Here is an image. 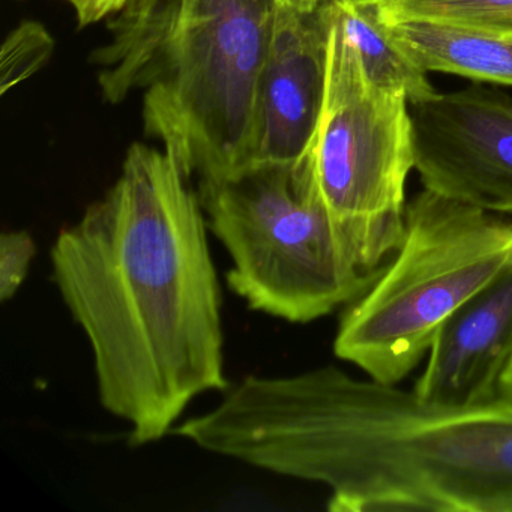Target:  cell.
<instances>
[{"mask_svg": "<svg viewBox=\"0 0 512 512\" xmlns=\"http://www.w3.org/2000/svg\"><path fill=\"white\" fill-rule=\"evenodd\" d=\"M173 433L329 490L332 512H512V403H425L325 365L247 376Z\"/></svg>", "mask_w": 512, "mask_h": 512, "instance_id": "7a4b0ae2", "label": "cell"}, {"mask_svg": "<svg viewBox=\"0 0 512 512\" xmlns=\"http://www.w3.org/2000/svg\"><path fill=\"white\" fill-rule=\"evenodd\" d=\"M380 13L386 23L431 20L512 40V0H391Z\"/></svg>", "mask_w": 512, "mask_h": 512, "instance_id": "7c38bea8", "label": "cell"}, {"mask_svg": "<svg viewBox=\"0 0 512 512\" xmlns=\"http://www.w3.org/2000/svg\"><path fill=\"white\" fill-rule=\"evenodd\" d=\"M275 10V0H128L91 56L104 100L143 92L146 134L188 181L248 166Z\"/></svg>", "mask_w": 512, "mask_h": 512, "instance_id": "3957f363", "label": "cell"}, {"mask_svg": "<svg viewBox=\"0 0 512 512\" xmlns=\"http://www.w3.org/2000/svg\"><path fill=\"white\" fill-rule=\"evenodd\" d=\"M55 52V40L41 23L23 22L5 38L0 52V91L7 94L43 70Z\"/></svg>", "mask_w": 512, "mask_h": 512, "instance_id": "4fadbf2b", "label": "cell"}, {"mask_svg": "<svg viewBox=\"0 0 512 512\" xmlns=\"http://www.w3.org/2000/svg\"><path fill=\"white\" fill-rule=\"evenodd\" d=\"M331 2L374 88L406 98L409 106L437 94L427 73L392 38L379 5H355L346 0Z\"/></svg>", "mask_w": 512, "mask_h": 512, "instance_id": "8fae6325", "label": "cell"}, {"mask_svg": "<svg viewBox=\"0 0 512 512\" xmlns=\"http://www.w3.org/2000/svg\"><path fill=\"white\" fill-rule=\"evenodd\" d=\"M37 245L31 233L13 230L0 236V301L16 296L29 274Z\"/></svg>", "mask_w": 512, "mask_h": 512, "instance_id": "5bb4252c", "label": "cell"}, {"mask_svg": "<svg viewBox=\"0 0 512 512\" xmlns=\"http://www.w3.org/2000/svg\"><path fill=\"white\" fill-rule=\"evenodd\" d=\"M208 233L178 164L133 143L118 181L50 250L53 281L91 346L101 406L130 425V445L160 442L191 401L230 388Z\"/></svg>", "mask_w": 512, "mask_h": 512, "instance_id": "6da1fadb", "label": "cell"}, {"mask_svg": "<svg viewBox=\"0 0 512 512\" xmlns=\"http://www.w3.org/2000/svg\"><path fill=\"white\" fill-rule=\"evenodd\" d=\"M511 265L512 221L424 188L407 203L400 247L341 316L335 355L398 385L446 320Z\"/></svg>", "mask_w": 512, "mask_h": 512, "instance_id": "5b68a950", "label": "cell"}, {"mask_svg": "<svg viewBox=\"0 0 512 512\" xmlns=\"http://www.w3.org/2000/svg\"><path fill=\"white\" fill-rule=\"evenodd\" d=\"M275 2H277L278 5H283V7L310 13V11L317 10L326 0H275Z\"/></svg>", "mask_w": 512, "mask_h": 512, "instance_id": "2e32d148", "label": "cell"}, {"mask_svg": "<svg viewBox=\"0 0 512 512\" xmlns=\"http://www.w3.org/2000/svg\"><path fill=\"white\" fill-rule=\"evenodd\" d=\"M322 115L304 157L320 196L362 269L379 274L406 226V184L415 169L409 101L368 82L331 0Z\"/></svg>", "mask_w": 512, "mask_h": 512, "instance_id": "8992f818", "label": "cell"}, {"mask_svg": "<svg viewBox=\"0 0 512 512\" xmlns=\"http://www.w3.org/2000/svg\"><path fill=\"white\" fill-rule=\"evenodd\" d=\"M392 38L425 73L512 86V40L431 20L388 23Z\"/></svg>", "mask_w": 512, "mask_h": 512, "instance_id": "30bf717a", "label": "cell"}, {"mask_svg": "<svg viewBox=\"0 0 512 512\" xmlns=\"http://www.w3.org/2000/svg\"><path fill=\"white\" fill-rule=\"evenodd\" d=\"M346 2L355 5H379V7H382V5L388 4L391 0H346Z\"/></svg>", "mask_w": 512, "mask_h": 512, "instance_id": "ac0fdd59", "label": "cell"}, {"mask_svg": "<svg viewBox=\"0 0 512 512\" xmlns=\"http://www.w3.org/2000/svg\"><path fill=\"white\" fill-rule=\"evenodd\" d=\"M209 232L232 259L227 286L248 308L304 325L358 299L377 275L338 232L307 158L199 179Z\"/></svg>", "mask_w": 512, "mask_h": 512, "instance_id": "277c9868", "label": "cell"}, {"mask_svg": "<svg viewBox=\"0 0 512 512\" xmlns=\"http://www.w3.org/2000/svg\"><path fill=\"white\" fill-rule=\"evenodd\" d=\"M511 356L512 265L446 320L412 391L434 406L493 403Z\"/></svg>", "mask_w": 512, "mask_h": 512, "instance_id": "9c48e42d", "label": "cell"}, {"mask_svg": "<svg viewBox=\"0 0 512 512\" xmlns=\"http://www.w3.org/2000/svg\"><path fill=\"white\" fill-rule=\"evenodd\" d=\"M500 394H502V398L512 403V356L511 359H509L508 367H506L505 374H503L502 377Z\"/></svg>", "mask_w": 512, "mask_h": 512, "instance_id": "e0dca14e", "label": "cell"}, {"mask_svg": "<svg viewBox=\"0 0 512 512\" xmlns=\"http://www.w3.org/2000/svg\"><path fill=\"white\" fill-rule=\"evenodd\" d=\"M415 170L425 190L512 214V98L469 86L410 104Z\"/></svg>", "mask_w": 512, "mask_h": 512, "instance_id": "52a82bcc", "label": "cell"}, {"mask_svg": "<svg viewBox=\"0 0 512 512\" xmlns=\"http://www.w3.org/2000/svg\"><path fill=\"white\" fill-rule=\"evenodd\" d=\"M127 2L128 0H68L76 13L80 28H88L101 20L110 19Z\"/></svg>", "mask_w": 512, "mask_h": 512, "instance_id": "9a60e30c", "label": "cell"}, {"mask_svg": "<svg viewBox=\"0 0 512 512\" xmlns=\"http://www.w3.org/2000/svg\"><path fill=\"white\" fill-rule=\"evenodd\" d=\"M328 73V17L277 4L257 88L253 163H296L322 115ZM251 163V164H253Z\"/></svg>", "mask_w": 512, "mask_h": 512, "instance_id": "ba28073f", "label": "cell"}]
</instances>
